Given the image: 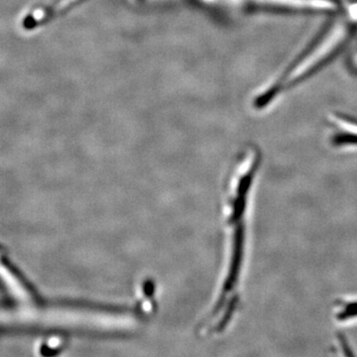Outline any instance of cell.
Returning a JSON list of instances; mask_svg holds the SVG:
<instances>
[{"instance_id":"6da1fadb","label":"cell","mask_w":357,"mask_h":357,"mask_svg":"<svg viewBox=\"0 0 357 357\" xmlns=\"http://www.w3.org/2000/svg\"><path fill=\"white\" fill-rule=\"evenodd\" d=\"M261 164V153L249 147L237 162L227 190V251L225 275L213 307L199 326V333H220L231 323L241 302V282L248 248V217L251 195Z\"/></svg>"},{"instance_id":"277c9868","label":"cell","mask_w":357,"mask_h":357,"mask_svg":"<svg viewBox=\"0 0 357 357\" xmlns=\"http://www.w3.org/2000/svg\"><path fill=\"white\" fill-rule=\"evenodd\" d=\"M335 351L342 356H356L354 347L349 342V338L344 335H338L335 338Z\"/></svg>"},{"instance_id":"7a4b0ae2","label":"cell","mask_w":357,"mask_h":357,"mask_svg":"<svg viewBox=\"0 0 357 357\" xmlns=\"http://www.w3.org/2000/svg\"><path fill=\"white\" fill-rule=\"evenodd\" d=\"M356 24L357 3L347 7V15L344 20L337 21L332 28L326 29V33L319 35L318 40L312 42L309 48L294 61L279 82L271 86L267 95L273 96L283 86L290 88L299 84L321 69L349 43L354 34L352 26Z\"/></svg>"},{"instance_id":"3957f363","label":"cell","mask_w":357,"mask_h":357,"mask_svg":"<svg viewBox=\"0 0 357 357\" xmlns=\"http://www.w3.org/2000/svg\"><path fill=\"white\" fill-rule=\"evenodd\" d=\"M333 321L340 326L357 325V296H342L333 301Z\"/></svg>"}]
</instances>
